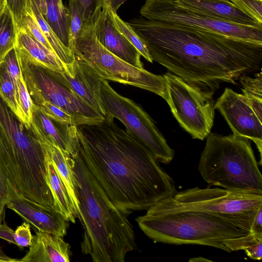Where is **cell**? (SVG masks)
I'll return each instance as SVG.
<instances>
[{
  "label": "cell",
  "instance_id": "cell-24",
  "mask_svg": "<svg viewBox=\"0 0 262 262\" xmlns=\"http://www.w3.org/2000/svg\"><path fill=\"white\" fill-rule=\"evenodd\" d=\"M31 11L39 26L52 51L64 64V68L73 63L75 55L72 51L66 47L59 39L41 14L35 0H29Z\"/></svg>",
  "mask_w": 262,
  "mask_h": 262
},
{
  "label": "cell",
  "instance_id": "cell-38",
  "mask_svg": "<svg viewBox=\"0 0 262 262\" xmlns=\"http://www.w3.org/2000/svg\"><path fill=\"white\" fill-rule=\"evenodd\" d=\"M8 200V190L6 180L0 171V224L3 220L5 207Z\"/></svg>",
  "mask_w": 262,
  "mask_h": 262
},
{
  "label": "cell",
  "instance_id": "cell-9",
  "mask_svg": "<svg viewBox=\"0 0 262 262\" xmlns=\"http://www.w3.org/2000/svg\"><path fill=\"white\" fill-rule=\"evenodd\" d=\"M163 76L165 100L173 117L193 139L204 140L213 125L214 92L188 82L169 72Z\"/></svg>",
  "mask_w": 262,
  "mask_h": 262
},
{
  "label": "cell",
  "instance_id": "cell-5",
  "mask_svg": "<svg viewBox=\"0 0 262 262\" xmlns=\"http://www.w3.org/2000/svg\"><path fill=\"white\" fill-rule=\"evenodd\" d=\"M45 146L0 95V171L24 198L49 206L53 199L48 181Z\"/></svg>",
  "mask_w": 262,
  "mask_h": 262
},
{
  "label": "cell",
  "instance_id": "cell-33",
  "mask_svg": "<svg viewBox=\"0 0 262 262\" xmlns=\"http://www.w3.org/2000/svg\"><path fill=\"white\" fill-rule=\"evenodd\" d=\"M3 62L14 83L18 101V86L20 78L22 76V73L15 48L8 52L4 57Z\"/></svg>",
  "mask_w": 262,
  "mask_h": 262
},
{
  "label": "cell",
  "instance_id": "cell-2",
  "mask_svg": "<svg viewBox=\"0 0 262 262\" xmlns=\"http://www.w3.org/2000/svg\"><path fill=\"white\" fill-rule=\"evenodd\" d=\"M77 126L78 152L110 199L128 216L177 193L150 150L113 118Z\"/></svg>",
  "mask_w": 262,
  "mask_h": 262
},
{
  "label": "cell",
  "instance_id": "cell-32",
  "mask_svg": "<svg viewBox=\"0 0 262 262\" xmlns=\"http://www.w3.org/2000/svg\"><path fill=\"white\" fill-rule=\"evenodd\" d=\"M36 105L50 119L61 123L76 126L74 119L70 114L50 102L44 101Z\"/></svg>",
  "mask_w": 262,
  "mask_h": 262
},
{
  "label": "cell",
  "instance_id": "cell-8",
  "mask_svg": "<svg viewBox=\"0 0 262 262\" xmlns=\"http://www.w3.org/2000/svg\"><path fill=\"white\" fill-rule=\"evenodd\" d=\"M17 53L25 82L34 103L50 102L70 114L77 126L95 124L104 120L103 115L74 91L62 73L35 63L17 51Z\"/></svg>",
  "mask_w": 262,
  "mask_h": 262
},
{
  "label": "cell",
  "instance_id": "cell-23",
  "mask_svg": "<svg viewBox=\"0 0 262 262\" xmlns=\"http://www.w3.org/2000/svg\"><path fill=\"white\" fill-rule=\"evenodd\" d=\"M46 146L50 159L65 186L73 204L77 211L78 202L75 187L73 159L60 148L39 140Z\"/></svg>",
  "mask_w": 262,
  "mask_h": 262
},
{
  "label": "cell",
  "instance_id": "cell-26",
  "mask_svg": "<svg viewBox=\"0 0 262 262\" xmlns=\"http://www.w3.org/2000/svg\"><path fill=\"white\" fill-rule=\"evenodd\" d=\"M17 34L13 16L5 6L0 13V64L8 52L15 48Z\"/></svg>",
  "mask_w": 262,
  "mask_h": 262
},
{
  "label": "cell",
  "instance_id": "cell-31",
  "mask_svg": "<svg viewBox=\"0 0 262 262\" xmlns=\"http://www.w3.org/2000/svg\"><path fill=\"white\" fill-rule=\"evenodd\" d=\"M18 103L23 114L24 124L30 128L32 121V101L23 75L18 86Z\"/></svg>",
  "mask_w": 262,
  "mask_h": 262
},
{
  "label": "cell",
  "instance_id": "cell-18",
  "mask_svg": "<svg viewBox=\"0 0 262 262\" xmlns=\"http://www.w3.org/2000/svg\"><path fill=\"white\" fill-rule=\"evenodd\" d=\"M70 246L63 237L37 231L31 245L20 262H69Z\"/></svg>",
  "mask_w": 262,
  "mask_h": 262
},
{
  "label": "cell",
  "instance_id": "cell-21",
  "mask_svg": "<svg viewBox=\"0 0 262 262\" xmlns=\"http://www.w3.org/2000/svg\"><path fill=\"white\" fill-rule=\"evenodd\" d=\"M41 14L61 42L70 49L69 16L62 0H35Z\"/></svg>",
  "mask_w": 262,
  "mask_h": 262
},
{
  "label": "cell",
  "instance_id": "cell-19",
  "mask_svg": "<svg viewBox=\"0 0 262 262\" xmlns=\"http://www.w3.org/2000/svg\"><path fill=\"white\" fill-rule=\"evenodd\" d=\"M184 6L213 18L233 24L262 28V23L246 14L229 1L177 0Z\"/></svg>",
  "mask_w": 262,
  "mask_h": 262
},
{
  "label": "cell",
  "instance_id": "cell-39",
  "mask_svg": "<svg viewBox=\"0 0 262 262\" xmlns=\"http://www.w3.org/2000/svg\"><path fill=\"white\" fill-rule=\"evenodd\" d=\"M250 232L257 237H262V207L257 211L251 226Z\"/></svg>",
  "mask_w": 262,
  "mask_h": 262
},
{
  "label": "cell",
  "instance_id": "cell-42",
  "mask_svg": "<svg viewBox=\"0 0 262 262\" xmlns=\"http://www.w3.org/2000/svg\"><path fill=\"white\" fill-rule=\"evenodd\" d=\"M0 262H20V259L12 258L6 255L0 247Z\"/></svg>",
  "mask_w": 262,
  "mask_h": 262
},
{
  "label": "cell",
  "instance_id": "cell-44",
  "mask_svg": "<svg viewBox=\"0 0 262 262\" xmlns=\"http://www.w3.org/2000/svg\"><path fill=\"white\" fill-rule=\"evenodd\" d=\"M225 1H229V0H225Z\"/></svg>",
  "mask_w": 262,
  "mask_h": 262
},
{
  "label": "cell",
  "instance_id": "cell-40",
  "mask_svg": "<svg viewBox=\"0 0 262 262\" xmlns=\"http://www.w3.org/2000/svg\"><path fill=\"white\" fill-rule=\"evenodd\" d=\"M0 238L9 243L16 245L14 239V231L5 223L0 224Z\"/></svg>",
  "mask_w": 262,
  "mask_h": 262
},
{
  "label": "cell",
  "instance_id": "cell-36",
  "mask_svg": "<svg viewBox=\"0 0 262 262\" xmlns=\"http://www.w3.org/2000/svg\"><path fill=\"white\" fill-rule=\"evenodd\" d=\"M33 235L29 224L24 222L14 231V239L16 245L20 247H28L31 245Z\"/></svg>",
  "mask_w": 262,
  "mask_h": 262
},
{
  "label": "cell",
  "instance_id": "cell-17",
  "mask_svg": "<svg viewBox=\"0 0 262 262\" xmlns=\"http://www.w3.org/2000/svg\"><path fill=\"white\" fill-rule=\"evenodd\" d=\"M62 74L74 91L88 105L104 117L105 112L101 100V79L85 63L75 58Z\"/></svg>",
  "mask_w": 262,
  "mask_h": 262
},
{
  "label": "cell",
  "instance_id": "cell-14",
  "mask_svg": "<svg viewBox=\"0 0 262 262\" xmlns=\"http://www.w3.org/2000/svg\"><path fill=\"white\" fill-rule=\"evenodd\" d=\"M8 190L7 207L14 211L37 231L64 237L69 222L52 207L45 206L20 194L6 180Z\"/></svg>",
  "mask_w": 262,
  "mask_h": 262
},
{
  "label": "cell",
  "instance_id": "cell-25",
  "mask_svg": "<svg viewBox=\"0 0 262 262\" xmlns=\"http://www.w3.org/2000/svg\"><path fill=\"white\" fill-rule=\"evenodd\" d=\"M245 74L238 80L242 86L243 95L254 112L262 121V75L255 74L254 77Z\"/></svg>",
  "mask_w": 262,
  "mask_h": 262
},
{
  "label": "cell",
  "instance_id": "cell-7",
  "mask_svg": "<svg viewBox=\"0 0 262 262\" xmlns=\"http://www.w3.org/2000/svg\"><path fill=\"white\" fill-rule=\"evenodd\" d=\"M72 51L75 58L87 64L101 79L136 86L166 100L163 76L137 68L108 51L97 38L93 22L83 23Z\"/></svg>",
  "mask_w": 262,
  "mask_h": 262
},
{
  "label": "cell",
  "instance_id": "cell-3",
  "mask_svg": "<svg viewBox=\"0 0 262 262\" xmlns=\"http://www.w3.org/2000/svg\"><path fill=\"white\" fill-rule=\"evenodd\" d=\"M78 217L83 228L80 246L93 262H124L136 248L127 216L110 199L79 152L73 157Z\"/></svg>",
  "mask_w": 262,
  "mask_h": 262
},
{
  "label": "cell",
  "instance_id": "cell-30",
  "mask_svg": "<svg viewBox=\"0 0 262 262\" xmlns=\"http://www.w3.org/2000/svg\"><path fill=\"white\" fill-rule=\"evenodd\" d=\"M67 10L69 16L70 46V49L72 51L82 29L83 22L74 0H69Z\"/></svg>",
  "mask_w": 262,
  "mask_h": 262
},
{
  "label": "cell",
  "instance_id": "cell-41",
  "mask_svg": "<svg viewBox=\"0 0 262 262\" xmlns=\"http://www.w3.org/2000/svg\"><path fill=\"white\" fill-rule=\"evenodd\" d=\"M128 0H104V3L109 5L112 10L117 12L119 7Z\"/></svg>",
  "mask_w": 262,
  "mask_h": 262
},
{
  "label": "cell",
  "instance_id": "cell-27",
  "mask_svg": "<svg viewBox=\"0 0 262 262\" xmlns=\"http://www.w3.org/2000/svg\"><path fill=\"white\" fill-rule=\"evenodd\" d=\"M0 95L10 109L24 124L23 114L17 100L14 83L3 61L0 64Z\"/></svg>",
  "mask_w": 262,
  "mask_h": 262
},
{
  "label": "cell",
  "instance_id": "cell-35",
  "mask_svg": "<svg viewBox=\"0 0 262 262\" xmlns=\"http://www.w3.org/2000/svg\"><path fill=\"white\" fill-rule=\"evenodd\" d=\"M29 0H5L6 6L12 13L17 28L21 26L27 14Z\"/></svg>",
  "mask_w": 262,
  "mask_h": 262
},
{
  "label": "cell",
  "instance_id": "cell-12",
  "mask_svg": "<svg viewBox=\"0 0 262 262\" xmlns=\"http://www.w3.org/2000/svg\"><path fill=\"white\" fill-rule=\"evenodd\" d=\"M140 12L149 20L262 43V28L216 19L184 6L177 0H146Z\"/></svg>",
  "mask_w": 262,
  "mask_h": 262
},
{
  "label": "cell",
  "instance_id": "cell-15",
  "mask_svg": "<svg viewBox=\"0 0 262 262\" xmlns=\"http://www.w3.org/2000/svg\"><path fill=\"white\" fill-rule=\"evenodd\" d=\"M31 128L39 139L60 148L71 157L78 151L77 126L50 119L33 102Z\"/></svg>",
  "mask_w": 262,
  "mask_h": 262
},
{
  "label": "cell",
  "instance_id": "cell-34",
  "mask_svg": "<svg viewBox=\"0 0 262 262\" xmlns=\"http://www.w3.org/2000/svg\"><path fill=\"white\" fill-rule=\"evenodd\" d=\"M240 10L262 23V0H229Z\"/></svg>",
  "mask_w": 262,
  "mask_h": 262
},
{
  "label": "cell",
  "instance_id": "cell-4",
  "mask_svg": "<svg viewBox=\"0 0 262 262\" xmlns=\"http://www.w3.org/2000/svg\"><path fill=\"white\" fill-rule=\"evenodd\" d=\"M136 220L155 243L207 246L231 252L262 238L217 214L187 207L173 196L150 207Z\"/></svg>",
  "mask_w": 262,
  "mask_h": 262
},
{
  "label": "cell",
  "instance_id": "cell-43",
  "mask_svg": "<svg viewBox=\"0 0 262 262\" xmlns=\"http://www.w3.org/2000/svg\"><path fill=\"white\" fill-rule=\"evenodd\" d=\"M6 6L5 0H0V13Z\"/></svg>",
  "mask_w": 262,
  "mask_h": 262
},
{
  "label": "cell",
  "instance_id": "cell-28",
  "mask_svg": "<svg viewBox=\"0 0 262 262\" xmlns=\"http://www.w3.org/2000/svg\"><path fill=\"white\" fill-rule=\"evenodd\" d=\"M108 7L115 28L137 49L142 56L147 61L152 63V59L142 39L127 22L123 20L117 12L113 11L108 5Z\"/></svg>",
  "mask_w": 262,
  "mask_h": 262
},
{
  "label": "cell",
  "instance_id": "cell-16",
  "mask_svg": "<svg viewBox=\"0 0 262 262\" xmlns=\"http://www.w3.org/2000/svg\"><path fill=\"white\" fill-rule=\"evenodd\" d=\"M93 24L96 37L105 49L127 63L144 69L139 52L115 28L107 4H103L100 14Z\"/></svg>",
  "mask_w": 262,
  "mask_h": 262
},
{
  "label": "cell",
  "instance_id": "cell-13",
  "mask_svg": "<svg viewBox=\"0 0 262 262\" xmlns=\"http://www.w3.org/2000/svg\"><path fill=\"white\" fill-rule=\"evenodd\" d=\"M214 107L226 121L233 134L255 143L259 152L261 165L262 121L254 112L244 96L226 88L215 102Z\"/></svg>",
  "mask_w": 262,
  "mask_h": 262
},
{
  "label": "cell",
  "instance_id": "cell-20",
  "mask_svg": "<svg viewBox=\"0 0 262 262\" xmlns=\"http://www.w3.org/2000/svg\"><path fill=\"white\" fill-rule=\"evenodd\" d=\"M15 48L18 53L35 63L60 73L65 71L64 64L54 52L23 28H17Z\"/></svg>",
  "mask_w": 262,
  "mask_h": 262
},
{
  "label": "cell",
  "instance_id": "cell-37",
  "mask_svg": "<svg viewBox=\"0 0 262 262\" xmlns=\"http://www.w3.org/2000/svg\"><path fill=\"white\" fill-rule=\"evenodd\" d=\"M243 250L250 258L260 260L262 257V238L255 241L246 246Z\"/></svg>",
  "mask_w": 262,
  "mask_h": 262
},
{
  "label": "cell",
  "instance_id": "cell-1",
  "mask_svg": "<svg viewBox=\"0 0 262 262\" xmlns=\"http://www.w3.org/2000/svg\"><path fill=\"white\" fill-rule=\"evenodd\" d=\"M152 59L185 81L215 92L258 70L262 43L177 26L143 17L127 22Z\"/></svg>",
  "mask_w": 262,
  "mask_h": 262
},
{
  "label": "cell",
  "instance_id": "cell-22",
  "mask_svg": "<svg viewBox=\"0 0 262 262\" xmlns=\"http://www.w3.org/2000/svg\"><path fill=\"white\" fill-rule=\"evenodd\" d=\"M48 173L49 187L53 199L52 207L61 213L68 221L75 223L76 219L78 217V212L50 156L48 160Z\"/></svg>",
  "mask_w": 262,
  "mask_h": 262
},
{
  "label": "cell",
  "instance_id": "cell-11",
  "mask_svg": "<svg viewBox=\"0 0 262 262\" xmlns=\"http://www.w3.org/2000/svg\"><path fill=\"white\" fill-rule=\"evenodd\" d=\"M173 197L187 207L217 214L250 232L253 219L262 207V193L251 191L196 187L177 192Z\"/></svg>",
  "mask_w": 262,
  "mask_h": 262
},
{
  "label": "cell",
  "instance_id": "cell-29",
  "mask_svg": "<svg viewBox=\"0 0 262 262\" xmlns=\"http://www.w3.org/2000/svg\"><path fill=\"white\" fill-rule=\"evenodd\" d=\"M83 22H94L100 14L104 0H74Z\"/></svg>",
  "mask_w": 262,
  "mask_h": 262
},
{
  "label": "cell",
  "instance_id": "cell-10",
  "mask_svg": "<svg viewBox=\"0 0 262 262\" xmlns=\"http://www.w3.org/2000/svg\"><path fill=\"white\" fill-rule=\"evenodd\" d=\"M100 94L105 116L121 121L126 130L145 146L158 162L167 164L172 161L174 150L141 106L118 94L106 80L101 81Z\"/></svg>",
  "mask_w": 262,
  "mask_h": 262
},
{
  "label": "cell",
  "instance_id": "cell-6",
  "mask_svg": "<svg viewBox=\"0 0 262 262\" xmlns=\"http://www.w3.org/2000/svg\"><path fill=\"white\" fill-rule=\"evenodd\" d=\"M206 138L199 170L209 186L262 193V176L249 139L214 133Z\"/></svg>",
  "mask_w": 262,
  "mask_h": 262
}]
</instances>
